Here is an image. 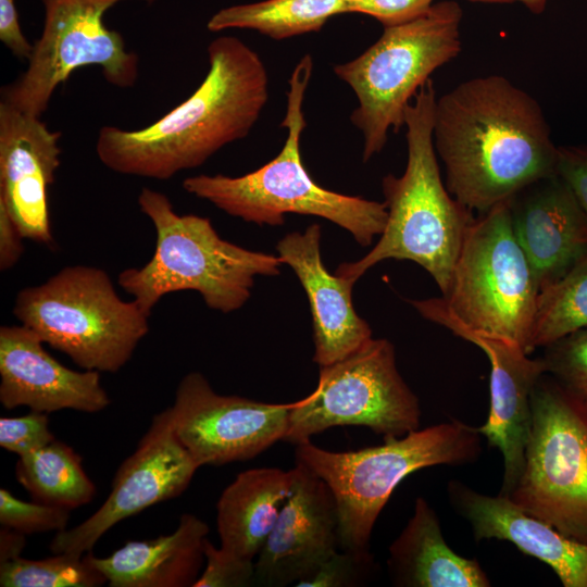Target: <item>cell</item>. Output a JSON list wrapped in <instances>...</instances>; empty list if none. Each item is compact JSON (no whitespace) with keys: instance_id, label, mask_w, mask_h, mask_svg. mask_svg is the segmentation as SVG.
<instances>
[{"instance_id":"obj_9","label":"cell","mask_w":587,"mask_h":587,"mask_svg":"<svg viewBox=\"0 0 587 587\" xmlns=\"http://www.w3.org/2000/svg\"><path fill=\"white\" fill-rule=\"evenodd\" d=\"M540 288L519 243L508 201L469 225L442 298L466 327L512 341L530 353Z\"/></svg>"},{"instance_id":"obj_27","label":"cell","mask_w":587,"mask_h":587,"mask_svg":"<svg viewBox=\"0 0 587 587\" xmlns=\"http://www.w3.org/2000/svg\"><path fill=\"white\" fill-rule=\"evenodd\" d=\"M587 327V255L564 277L540 290L530 350Z\"/></svg>"},{"instance_id":"obj_20","label":"cell","mask_w":587,"mask_h":587,"mask_svg":"<svg viewBox=\"0 0 587 587\" xmlns=\"http://www.w3.org/2000/svg\"><path fill=\"white\" fill-rule=\"evenodd\" d=\"M321 226L292 232L276 245L278 258L297 275L309 300L314 340L313 361L320 366L333 364L372 338L367 322L352 303L355 283L330 274L321 255Z\"/></svg>"},{"instance_id":"obj_21","label":"cell","mask_w":587,"mask_h":587,"mask_svg":"<svg viewBox=\"0 0 587 587\" xmlns=\"http://www.w3.org/2000/svg\"><path fill=\"white\" fill-rule=\"evenodd\" d=\"M447 492L450 505L470 524L476 541H509L550 566L563 587H587V542L529 516L499 494H482L458 479L449 480Z\"/></svg>"},{"instance_id":"obj_14","label":"cell","mask_w":587,"mask_h":587,"mask_svg":"<svg viewBox=\"0 0 587 587\" xmlns=\"http://www.w3.org/2000/svg\"><path fill=\"white\" fill-rule=\"evenodd\" d=\"M199 465L176 437L170 409L155 414L135 451L117 469L102 505L73 528L58 532L53 553L83 555L115 524L180 496Z\"/></svg>"},{"instance_id":"obj_7","label":"cell","mask_w":587,"mask_h":587,"mask_svg":"<svg viewBox=\"0 0 587 587\" xmlns=\"http://www.w3.org/2000/svg\"><path fill=\"white\" fill-rule=\"evenodd\" d=\"M13 315L84 370L116 373L149 332V316L123 300L109 274L71 265L15 297Z\"/></svg>"},{"instance_id":"obj_25","label":"cell","mask_w":587,"mask_h":587,"mask_svg":"<svg viewBox=\"0 0 587 587\" xmlns=\"http://www.w3.org/2000/svg\"><path fill=\"white\" fill-rule=\"evenodd\" d=\"M348 13L346 0H264L224 8L207 24L210 32L252 29L274 40L319 32L333 16Z\"/></svg>"},{"instance_id":"obj_32","label":"cell","mask_w":587,"mask_h":587,"mask_svg":"<svg viewBox=\"0 0 587 587\" xmlns=\"http://www.w3.org/2000/svg\"><path fill=\"white\" fill-rule=\"evenodd\" d=\"M205 569L193 587H248L255 585L253 560L235 555L216 548L207 538L204 544Z\"/></svg>"},{"instance_id":"obj_31","label":"cell","mask_w":587,"mask_h":587,"mask_svg":"<svg viewBox=\"0 0 587 587\" xmlns=\"http://www.w3.org/2000/svg\"><path fill=\"white\" fill-rule=\"evenodd\" d=\"M376 573L371 550H338L309 579L296 587H354L369 583Z\"/></svg>"},{"instance_id":"obj_37","label":"cell","mask_w":587,"mask_h":587,"mask_svg":"<svg viewBox=\"0 0 587 587\" xmlns=\"http://www.w3.org/2000/svg\"><path fill=\"white\" fill-rule=\"evenodd\" d=\"M24 236L18 226L0 203V270L12 268L24 252Z\"/></svg>"},{"instance_id":"obj_24","label":"cell","mask_w":587,"mask_h":587,"mask_svg":"<svg viewBox=\"0 0 587 587\" xmlns=\"http://www.w3.org/2000/svg\"><path fill=\"white\" fill-rule=\"evenodd\" d=\"M295 472L258 467L239 473L216 504L221 548L254 560L290 492Z\"/></svg>"},{"instance_id":"obj_17","label":"cell","mask_w":587,"mask_h":587,"mask_svg":"<svg viewBox=\"0 0 587 587\" xmlns=\"http://www.w3.org/2000/svg\"><path fill=\"white\" fill-rule=\"evenodd\" d=\"M60 132L0 101V203L24 238L53 242L49 187L60 166Z\"/></svg>"},{"instance_id":"obj_15","label":"cell","mask_w":587,"mask_h":587,"mask_svg":"<svg viewBox=\"0 0 587 587\" xmlns=\"http://www.w3.org/2000/svg\"><path fill=\"white\" fill-rule=\"evenodd\" d=\"M410 303L424 319L472 342L488 358L490 407L486 422L477 429L502 455L499 495L507 497L523 472L533 421L530 395L538 378L546 373L544 361L541 358L530 359L522 347L512 341L466 327L442 297Z\"/></svg>"},{"instance_id":"obj_35","label":"cell","mask_w":587,"mask_h":587,"mask_svg":"<svg viewBox=\"0 0 587 587\" xmlns=\"http://www.w3.org/2000/svg\"><path fill=\"white\" fill-rule=\"evenodd\" d=\"M557 174L567 184L587 215V146H559Z\"/></svg>"},{"instance_id":"obj_28","label":"cell","mask_w":587,"mask_h":587,"mask_svg":"<svg viewBox=\"0 0 587 587\" xmlns=\"http://www.w3.org/2000/svg\"><path fill=\"white\" fill-rule=\"evenodd\" d=\"M41 560L22 557L0 563L1 587H96L107 583L103 574L83 555L54 553Z\"/></svg>"},{"instance_id":"obj_19","label":"cell","mask_w":587,"mask_h":587,"mask_svg":"<svg viewBox=\"0 0 587 587\" xmlns=\"http://www.w3.org/2000/svg\"><path fill=\"white\" fill-rule=\"evenodd\" d=\"M508 204L515 237L540 290L587 255V215L557 173L528 184Z\"/></svg>"},{"instance_id":"obj_1","label":"cell","mask_w":587,"mask_h":587,"mask_svg":"<svg viewBox=\"0 0 587 587\" xmlns=\"http://www.w3.org/2000/svg\"><path fill=\"white\" fill-rule=\"evenodd\" d=\"M433 141L447 189L473 213L557 173L558 147L540 104L502 75L465 80L437 98Z\"/></svg>"},{"instance_id":"obj_33","label":"cell","mask_w":587,"mask_h":587,"mask_svg":"<svg viewBox=\"0 0 587 587\" xmlns=\"http://www.w3.org/2000/svg\"><path fill=\"white\" fill-rule=\"evenodd\" d=\"M55 440L47 413L32 411L0 419V446L18 457L32 453Z\"/></svg>"},{"instance_id":"obj_36","label":"cell","mask_w":587,"mask_h":587,"mask_svg":"<svg viewBox=\"0 0 587 587\" xmlns=\"http://www.w3.org/2000/svg\"><path fill=\"white\" fill-rule=\"evenodd\" d=\"M0 40L11 53L23 60H28L33 45L22 32L15 0H0Z\"/></svg>"},{"instance_id":"obj_39","label":"cell","mask_w":587,"mask_h":587,"mask_svg":"<svg viewBox=\"0 0 587 587\" xmlns=\"http://www.w3.org/2000/svg\"><path fill=\"white\" fill-rule=\"evenodd\" d=\"M522 2L530 12L540 14L545 8L547 0H515Z\"/></svg>"},{"instance_id":"obj_23","label":"cell","mask_w":587,"mask_h":587,"mask_svg":"<svg viewBox=\"0 0 587 587\" xmlns=\"http://www.w3.org/2000/svg\"><path fill=\"white\" fill-rule=\"evenodd\" d=\"M387 571L397 587H489L476 559L455 553L446 542L438 515L423 497L388 548Z\"/></svg>"},{"instance_id":"obj_26","label":"cell","mask_w":587,"mask_h":587,"mask_svg":"<svg viewBox=\"0 0 587 587\" xmlns=\"http://www.w3.org/2000/svg\"><path fill=\"white\" fill-rule=\"evenodd\" d=\"M15 476L34 501L68 510L87 504L96 495V486L86 474L80 455L57 439L18 457Z\"/></svg>"},{"instance_id":"obj_3","label":"cell","mask_w":587,"mask_h":587,"mask_svg":"<svg viewBox=\"0 0 587 587\" xmlns=\"http://www.w3.org/2000/svg\"><path fill=\"white\" fill-rule=\"evenodd\" d=\"M436 100L429 78L404 112L405 170L401 176L388 174L382 180L386 226L372 250L355 262L341 263L337 275L355 283L384 260H410L429 273L442 296L447 294L463 238L475 217L442 183L433 141Z\"/></svg>"},{"instance_id":"obj_12","label":"cell","mask_w":587,"mask_h":587,"mask_svg":"<svg viewBox=\"0 0 587 587\" xmlns=\"http://www.w3.org/2000/svg\"><path fill=\"white\" fill-rule=\"evenodd\" d=\"M41 1L42 33L33 43L26 70L2 88V102L41 117L55 89L85 66L100 67L105 80L115 87L129 88L136 84L137 54L128 51L123 36L103 22L108 10L128 0Z\"/></svg>"},{"instance_id":"obj_38","label":"cell","mask_w":587,"mask_h":587,"mask_svg":"<svg viewBox=\"0 0 587 587\" xmlns=\"http://www.w3.org/2000/svg\"><path fill=\"white\" fill-rule=\"evenodd\" d=\"M25 542V534L2 526L0 530V563L21 557Z\"/></svg>"},{"instance_id":"obj_22","label":"cell","mask_w":587,"mask_h":587,"mask_svg":"<svg viewBox=\"0 0 587 587\" xmlns=\"http://www.w3.org/2000/svg\"><path fill=\"white\" fill-rule=\"evenodd\" d=\"M208 534L205 522L184 513L170 535L128 541L104 558L87 553L110 587H193Z\"/></svg>"},{"instance_id":"obj_16","label":"cell","mask_w":587,"mask_h":587,"mask_svg":"<svg viewBox=\"0 0 587 587\" xmlns=\"http://www.w3.org/2000/svg\"><path fill=\"white\" fill-rule=\"evenodd\" d=\"M290 492L257 555L255 585L297 586L340 550L339 515L326 483L296 463Z\"/></svg>"},{"instance_id":"obj_2","label":"cell","mask_w":587,"mask_h":587,"mask_svg":"<svg viewBox=\"0 0 587 587\" xmlns=\"http://www.w3.org/2000/svg\"><path fill=\"white\" fill-rule=\"evenodd\" d=\"M208 57L209 71L200 86L158 121L134 130L100 128L96 152L104 166L166 180L249 135L268 100L262 59L234 36L212 40Z\"/></svg>"},{"instance_id":"obj_5","label":"cell","mask_w":587,"mask_h":587,"mask_svg":"<svg viewBox=\"0 0 587 587\" xmlns=\"http://www.w3.org/2000/svg\"><path fill=\"white\" fill-rule=\"evenodd\" d=\"M138 204L155 228V249L117 282L150 315L161 298L182 290H195L210 309L230 313L249 300L257 276L279 274L278 257L221 238L208 217L177 214L163 192L143 187Z\"/></svg>"},{"instance_id":"obj_6","label":"cell","mask_w":587,"mask_h":587,"mask_svg":"<svg viewBox=\"0 0 587 587\" xmlns=\"http://www.w3.org/2000/svg\"><path fill=\"white\" fill-rule=\"evenodd\" d=\"M482 437L476 426L452 419L354 451H329L304 440L296 445L295 459L332 490L340 549L364 551L370 550L380 512L408 475L436 465L476 462L483 451Z\"/></svg>"},{"instance_id":"obj_18","label":"cell","mask_w":587,"mask_h":587,"mask_svg":"<svg viewBox=\"0 0 587 587\" xmlns=\"http://www.w3.org/2000/svg\"><path fill=\"white\" fill-rule=\"evenodd\" d=\"M25 325L0 327V402L10 410L20 405L50 413L63 409L95 413L110 404L100 372L71 370L43 347Z\"/></svg>"},{"instance_id":"obj_8","label":"cell","mask_w":587,"mask_h":587,"mask_svg":"<svg viewBox=\"0 0 587 587\" xmlns=\"http://www.w3.org/2000/svg\"><path fill=\"white\" fill-rule=\"evenodd\" d=\"M462 9L441 1L422 15L384 27L382 36L334 73L355 93L351 123L363 137L364 162L379 153L391 129L404 126V112L420 87L438 67L461 52Z\"/></svg>"},{"instance_id":"obj_10","label":"cell","mask_w":587,"mask_h":587,"mask_svg":"<svg viewBox=\"0 0 587 587\" xmlns=\"http://www.w3.org/2000/svg\"><path fill=\"white\" fill-rule=\"evenodd\" d=\"M523 472L507 496L523 512L587 542V410L549 374L532 395Z\"/></svg>"},{"instance_id":"obj_4","label":"cell","mask_w":587,"mask_h":587,"mask_svg":"<svg viewBox=\"0 0 587 587\" xmlns=\"http://www.w3.org/2000/svg\"><path fill=\"white\" fill-rule=\"evenodd\" d=\"M312 71L313 59L305 54L291 73L286 113L280 123L287 136L274 159L238 177L190 176L183 182V188L228 215L257 225L280 226L289 213L319 216L348 230L365 247L380 236L386 226V204L320 186L302 162L300 139L307 126L303 100Z\"/></svg>"},{"instance_id":"obj_11","label":"cell","mask_w":587,"mask_h":587,"mask_svg":"<svg viewBox=\"0 0 587 587\" xmlns=\"http://www.w3.org/2000/svg\"><path fill=\"white\" fill-rule=\"evenodd\" d=\"M420 424V401L398 371L394 345L372 337L346 358L320 366L317 386L291 411L284 441L296 446L337 426L402 437Z\"/></svg>"},{"instance_id":"obj_13","label":"cell","mask_w":587,"mask_h":587,"mask_svg":"<svg viewBox=\"0 0 587 587\" xmlns=\"http://www.w3.org/2000/svg\"><path fill=\"white\" fill-rule=\"evenodd\" d=\"M299 403L218 395L201 373L190 372L168 409L176 437L200 467L247 461L284 440Z\"/></svg>"},{"instance_id":"obj_34","label":"cell","mask_w":587,"mask_h":587,"mask_svg":"<svg viewBox=\"0 0 587 587\" xmlns=\"http://www.w3.org/2000/svg\"><path fill=\"white\" fill-rule=\"evenodd\" d=\"M348 13L376 18L384 27L411 21L425 13L433 0H346Z\"/></svg>"},{"instance_id":"obj_40","label":"cell","mask_w":587,"mask_h":587,"mask_svg":"<svg viewBox=\"0 0 587 587\" xmlns=\"http://www.w3.org/2000/svg\"><path fill=\"white\" fill-rule=\"evenodd\" d=\"M471 1L489 2V3H511V2H515V0H471Z\"/></svg>"},{"instance_id":"obj_29","label":"cell","mask_w":587,"mask_h":587,"mask_svg":"<svg viewBox=\"0 0 587 587\" xmlns=\"http://www.w3.org/2000/svg\"><path fill=\"white\" fill-rule=\"evenodd\" d=\"M546 373L587 410V327L544 347Z\"/></svg>"},{"instance_id":"obj_30","label":"cell","mask_w":587,"mask_h":587,"mask_svg":"<svg viewBox=\"0 0 587 587\" xmlns=\"http://www.w3.org/2000/svg\"><path fill=\"white\" fill-rule=\"evenodd\" d=\"M68 509L41 502L20 500L9 490L0 489V523L23 534L61 532L70 520Z\"/></svg>"}]
</instances>
